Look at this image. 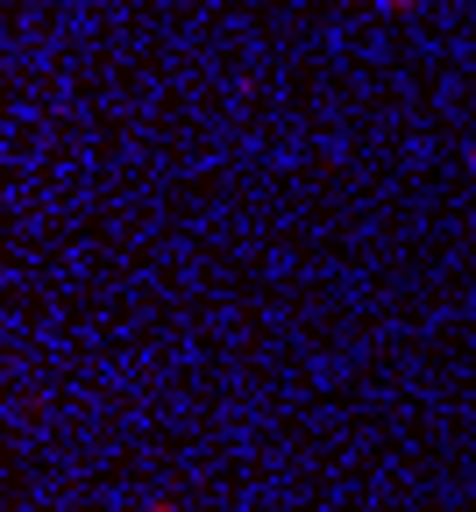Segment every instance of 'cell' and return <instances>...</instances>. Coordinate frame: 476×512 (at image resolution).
Listing matches in <instances>:
<instances>
[{"label": "cell", "mask_w": 476, "mask_h": 512, "mask_svg": "<svg viewBox=\"0 0 476 512\" xmlns=\"http://www.w3.org/2000/svg\"><path fill=\"white\" fill-rule=\"evenodd\" d=\"M391 8H413V0H391Z\"/></svg>", "instance_id": "obj_1"}, {"label": "cell", "mask_w": 476, "mask_h": 512, "mask_svg": "<svg viewBox=\"0 0 476 512\" xmlns=\"http://www.w3.org/2000/svg\"><path fill=\"white\" fill-rule=\"evenodd\" d=\"M150 512H171V505H150Z\"/></svg>", "instance_id": "obj_2"}]
</instances>
